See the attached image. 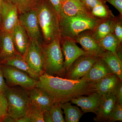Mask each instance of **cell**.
Returning a JSON list of instances; mask_svg holds the SVG:
<instances>
[{"label":"cell","instance_id":"cell-17","mask_svg":"<svg viewBox=\"0 0 122 122\" xmlns=\"http://www.w3.org/2000/svg\"><path fill=\"white\" fill-rule=\"evenodd\" d=\"M116 102L112 93L102 96L100 106L95 113L96 116L94 118V121L108 122L109 115Z\"/></svg>","mask_w":122,"mask_h":122},{"label":"cell","instance_id":"cell-5","mask_svg":"<svg viewBox=\"0 0 122 122\" xmlns=\"http://www.w3.org/2000/svg\"><path fill=\"white\" fill-rule=\"evenodd\" d=\"M100 20L85 16L61 15L59 21L61 36L74 39L83 31L93 30Z\"/></svg>","mask_w":122,"mask_h":122},{"label":"cell","instance_id":"cell-18","mask_svg":"<svg viewBox=\"0 0 122 122\" xmlns=\"http://www.w3.org/2000/svg\"><path fill=\"white\" fill-rule=\"evenodd\" d=\"M28 91L30 102L40 107L42 110L49 111L55 102L47 92L38 87H35Z\"/></svg>","mask_w":122,"mask_h":122},{"label":"cell","instance_id":"cell-23","mask_svg":"<svg viewBox=\"0 0 122 122\" xmlns=\"http://www.w3.org/2000/svg\"><path fill=\"white\" fill-rule=\"evenodd\" d=\"M109 68L122 80V61L111 52L106 51L101 57Z\"/></svg>","mask_w":122,"mask_h":122},{"label":"cell","instance_id":"cell-22","mask_svg":"<svg viewBox=\"0 0 122 122\" xmlns=\"http://www.w3.org/2000/svg\"><path fill=\"white\" fill-rule=\"evenodd\" d=\"M2 65L11 66L19 69L26 73L30 77L36 81H37L39 79V76L30 68L24 57L18 53L12 58L6 61Z\"/></svg>","mask_w":122,"mask_h":122},{"label":"cell","instance_id":"cell-3","mask_svg":"<svg viewBox=\"0 0 122 122\" xmlns=\"http://www.w3.org/2000/svg\"><path fill=\"white\" fill-rule=\"evenodd\" d=\"M58 36L49 44L42 45L45 73L54 76L65 78L64 58L62 51L60 39Z\"/></svg>","mask_w":122,"mask_h":122},{"label":"cell","instance_id":"cell-1","mask_svg":"<svg viewBox=\"0 0 122 122\" xmlns=\"http://www.w3.org/2000/svg\"><path fill=\"white\" fill-rule=\"evenodd\" d=\"M36 87L41 89L53 99L55 102H70L80 96L96 91L95 83L85 77L73 80L54 76L44 73L39 76Z\"/></svg>","mask_w":122,"mask_h":122},{"label":"cell","instance_id":"cell-19","mask_svg":"<svg viewBox=\"0 0 122 122\" xmlns=\"http://www.w3.org/2000/svg\"><path fill=\"white\" fill-rule=\"evenodd\" d=\"M114 73L103 59L100 57L95 62L85 76L89 81L96 83L105 76Z\"/></svg>","mask_w":122,"mask_h":122},{"label":"cell","instance_id":"cell-39","mask_svg":"<svg viewBox=\"0 0 122 122\" xmlns=\"http://www.w3.org/2000/svg\"><path fill=\"white\" fill-rule=\"evenodd\" d=\"M15 122H31V121L29 116H26L15 119Z\"/></svg>","mask_w":122,"mask_h":122},{"label":"cell","instance_id":"cell-34","mask_svg":"<svg viewBox=\"0 0 122 122\" xmlns=\"http://www.w3.org/2000/svg\"><path fill=\"white\" fill-rule=\"evenodd\" d=\"M116 102L122 106V82L120 81L112 92Z\"/></svg>","mask_w":122,"mask_h":122},{"label":"cell","instance_id":"cell-2","mask_svg":"<svg viewBox=\"0 0 122 122\" xmlns=\"http://www.w3.org/2000/svg\"><path fill=\"white\" fill-rule=\"evenodd\" d=\"M34 9L36 13L44 44H49L61 35L60 15L50 0H39Z\"/></svg>","mask_w":122,"mask_h":122},{"label":"cell","instance_id":"cell-25","mask_svg":"<svg viewBox=\"0 0 122 122\" xmlns=\"http://www.w3.org/2000/svg\"><path fill=\"white\" fill-rule=\"evenodd\" d=\"M102 48L105 51L111 52L116 56V50L122 45L114 33H110L99 41Z\"/></svg>","mask_w":122,"mask_h":122},{"label":"cell","instance_id":"cell-41","mask_svg":"<svg viewBox=\"0 0 122 122\" xmlns=\"http://www.w3.org/2000/svg\"><path fill=\"white\" fill-rule=\"evenodd\" d=\"M2 122H15V119L8 115L5 116Z\"/></svg>","mask_w":122,"mask_h":122},{"label":"cell","instance_id":"cell-29","mask_svg":"<svg viewBox=\"0 0 122 122\" xmlns=\"http://www.w3.org/2000/svg\"><path fill=\"white\" fill-rule=\"evenodd\" d=\"M60 103L55 102L51 107L49 112L53 122H65L63 116V112Z\"/></svg>","mask_w":122,"mask_h":122},{"label":"cell","instance_id":"cell-32","mask_svg":"<svg viewBox=\"0 0 122 122\" xmlns=\"http://www.w3.org/2000/svg\"><path fill=\"white\" fill-rule=\"evenodd\" d=\"M8 102L4 95L0 93V122H3L7 115Z\"/></svg>","mask_w":122,"mask_h":122},{"label":"cell","instance_id":"cell-42","mask_svg":"<svg viewBox=\"0 0 122 122\" xmlns=\"http://www.w3.org/2000/svg\"><path fill=\"white\" fill-rule=\"evenodd\" d=\"M1 17L0 13V33L1 32Z\"/></svg>","mask_w":122,"mask_h":122},{"label":"cell","instance_id":"cell-20","mask_svg":"<svg viewBox=\"0 0 122 122\" xmlns=\"http://www.w3.org/2000/svg\"><path fill=\"white\" fill-rule=\"evenodd\" d=\"M122 81L114 73L108 75L95 83V88L102 95L112 93L116 87Z\"/></svg>","mask_w":122,"mask_h":122},{"label":"cell","instance_id":"cell-24","mask_svg":"<svg viewBox=\"0 0 122 122\" xmlns=\"http://www.w3.org/2000/svg\"><path fill=\"white\" fill-rule=\"evenodd\" d=\"M65 114V120L66 122H78L83 113L77 107L73 106L69 102L60 103Z\"/></svg>","mask_w":122,"mask_h":122},{"label":"cell","instance_id":"cell-27","mask_svg":"<svg viewBox=\"0 0 122 122\" xmlns=\"http://www.w3.org/2000/svg\"><path fill=\"white\" fill-rule=\"evenodd\" d=\"M17 7L19 14L33 9L39 0H10Z\"/></svg>","mask_w":122,"mask_h":122},{"label":"cell","instance_id":"cell-4","mask_svg":"<svg viewBox=\"0 0 122 122\" xmlns=\"http://www.w3.org/2000/svg\"><path fill=\"white\" fill-rule=\"evenodd\" d=\"M4 95L8 102V115L15 120L28 116L30 100L28 90L18 86H8Z\"/></svg>","mask_w":122,"mask_h":122},{"label":"cell","instance_id":"cell-14","mask_svg":"<svg viewBox=\"0 0 122 122\" xmlns=\"http://www.w3.org/2000/svg\"><path fill=\"white\" fill-rule=\"evenodd\" d=\"M62 15L69 16H82L95 18L92 15L91 11L80 0H64L62 5L61 16Z\"/></svg>","mask_w":122,"mask_h":122},{"label":"cell","instance_id":"cell-35","mask_svg":"<svg viewBox=\"0 0 122 122\" xmlns=\"http://www.w3.org/2000/svg\"><path fill=\"white\" fill-rule=\"evenodd\" d=\"M113 5L122 16V0H104Z\"/></svg>","mask_w":122,"mask_h":122},{"label":"cell","instance_id":"cell-26","mask_svg":"<svg viewBox=\"0 0 122 122\" xmlns=\"http://www.w3.org/2000/svg\"><path fill=\"white\" fill-rule=\"evenodd\" d=\"M91 13L94 17L98 20H107L115 17L106 3L97 5L92 10Z\"/></svg>","mask_w":122,"mask_h":122},{"label":"cell","instance_id":"cell-33","mask_svg":"<svg viewBox=\"0 0 122 122\" xmlns=\"http://www.w3.org/2000/svg\"><path fill=\"white\" fill-rule=\"evenodd\" d=\"M90 11L98 5L106 3L104 0H80Z\"/></svg>","mask_w":122,"mask_h":122},{"label":"cell","instance_id":"cell-10","mask_svg":"<svg viewBox=\"0 0 122 122\" xmlns=\"http://www.w3.org/2000/svg\"><path fill=\"white\" fill-rule=\"evenodd\" d=\"M76 43L74 39L61 36L60 44L65 58L64 68L66 73L73 62L79 57L86 55H94L79 47Z\"/></svg>","mask_w":122,"mask_h":122},{"label":"cell","instance_id":"cell-37","mask_svg":"<svg viewBox=\"0 0 122 122\" xmlns=\"http://www.w3.org/2000/svg\"><path fill=\"white\" fill-rule=\"evenodd\" d=\"M53 6L61 16V12L62 5L64 0H50Z\"/></svg>","mask_w":122,"mask_h":122},{"label":"cell","instance_id":"cell-38","mask_svg":"<svg viewBox=\"0 0 122 122\" xmlns=\"http://www.w3.org/2000/svg\"><path fill=\"white\" fill-rule=\"evenodd\" d=\"M43 116L44 122H53L49 111L43 110Z\"/></svg>","mask_w":122,"mask_h":122},{"label":"cell","instance_id":"cell-21","mask_svg":"<svg viewBox=\"0 0 122 122\" xmlns=\"http://www.w3.org/2000/svg\"><path fill=\"white\" fill-rule=\"evenodd\" d=\"M116 16L107 20H100L95 28L92 30L97 41L101 39L110 33H113Z\"/></svg>","mask_w":122,"mask_h":122},{"label":"cell","instance_id":"cell-11","mask_svg":"<svg viewBox=\"0 0 122 122\" xmlns=\"http://www.w3.org/2000/svg\"><path fill=\"white\" fill-rule=\"evenodd\" d=\"M19 22L26 30L30 39L37 40L39 43L41 30L34 9L19 14Z\"/></svg>","mask_w":122,"mask_h":122},{"label":"cell","instance_id":"cell-8","mask_svg":"<svg viewBox=\"0 0 122 122\" xmlns=\"http://www.w3.org/2000/svg\"><path fill=\"white\" fill-rule=\"evenodd\" d=\"M100 57L92 55H86L79 57L66 72L65 78L75 80L85 77L94 63Z\"/></svg>","mask_w":122,"mask_h":122},{"label":"cell","instance_id":"cell-40","mask_svg":"<svg viewBox=\"0 0 122 122\" xmlns=\"http://www.w3.org/2000/svg\"><path fill=\"white\" fill-rule=\"evenodd\" d=\"M116 53L118 57L122 61V45L119 46L116 49Z\"/></svg>","mask_w":122,"mask_h":122},{"label":"cell","instance_id":"cell-9","mask_svg":"<svg viewBox=\"0 0 122 122\" xmlns=\"http://www.w3.org/2000/svg\"><path fill=\"white\" fill-rule=\"evenodd\" d=\"M0 13L1 17V31L11 33L20 23L17 7L10 0H1Z\"/></svg>","mask_w":122,"mask_h":122},{"label":"cell","instance_id":"cell-28","mask_svg":"<svg viewBox=\"0 0 122 122\" xmlns=\"http://www.w3.org/2000/svg\"><path fill=\"white\" fill-rule=\"evenodd\" d=\"M43 111L39 106L30 102V105L28 116L31 122H44Z\"/></svg>","mask_w":122,"mask_h":122},{"label":"cell","instance_id":"cell-13","mask_svg":"<svg viewBox=\"0 0 122 122\" xmlns=\"http://www.w3.org/2000/svg\"><path fill=\"white\" fill-rule=\"evenodd\" d=\"M87 96H80L70 101L80 107L83 113L91 112L95 114L102 102V95L96 91Z\"/></svg>","mask_w":122,"mask_h":122},{"label":"cell","instance_id":"cell-16","mask_svg":"<svg viewBox=\"0 0 122 122\" xmlns=\"http://www.w3.org/2000/svg\"><path fill=\"white\" fill-rule=\"evenodd\" d=\"M11 34L17 52L24 57L30 42V39L26 30L19 23L11 32Z\"/></svg>","mask_w":122,"mask_h":122},{"label":"cell","instance_id":"cell-6","mask_svg":"<svg viewBox=\"0 0 122 122\" xmlns=\"http://www.w3.org/2000/svg\"><path fill=\"white\" fill-rule=\"evenodd\" d=\"M0 65L8 86H18L28 90L36 87L37 81L30 77L25 72L13 66Z\"/></svg>","mask_w":122,"mask_h":122},{"label":"cell","instance_id":"cell-36","mask_svg":"<svg viewBox=\"0 0 122 122\" xmlns=\"http://www.w3.org/2000/svg\"><path fill=\"white\" fill-rule=\"evenodd\" d=\"M7 87L8 86L5 83L3 72L0 65V93L4 95Z\"/></svg>","mask_w":122,"mask_h":122},{"label":"cell","instance_id":"cell-15","mask_svg":"<svg viewBox=\"0 0 122 122\" xmlns=\"http://www.w3.org/2000/svg\"><path fill=\"white\" fill-rule=\"evenodd\" d=\"M11 33L1 31L0 33V64L13 57L17 53Z\"/></svg>","mask_w":122,"mask_h":122},{"label":"cell","instance_id":"cell-31","mask_svg":"<svg viewBox=\"0 0 122 122\" xmlns=\"http://www.w3.org/2000/svg\"><path fill=\"white\" fill-rule=\"evenodd\" d=\"M113 33L117 37L119 43L122 44V16L120 14L116 16Z\"/></svg>","mask_w":122,"mask_h":122},{"label":"cell","instance_id":"cell-12","mask_svg":"<svg viewBox=\"0 0 122 122\" xmlns=\"http://www.w3.org/2000/svg\"><path fill=\"white\" fill-rule=\"evenodd\" d=\"M74 39L76 43L81 45L83 50L97 56L101 57L106 52L95 37L92 30H87L83 31Z\"/></svg>","mask_w":122,"mask_h":122},{"label":"cell","instance_id":"cell-7","mask_svg":"<svg viewBox=\"0 0 122 122\" xmlns=\"http://www.w3.org/2000/svg\"><path fill=\"white\" fill-rule=\"evenodd\" d=\"M42 45L37 40L30 39L28 48L24 57L30 68L39 77L45 73Z\"/></svg>","mask_w":122,"mask_h":122},{"label":"cell","instance_id":"cell-30","mask_svg":"<svg viewBox=\"0 0 122 122\" xmlns=\"http://www.w3.org/2000/svg\"><path fill=\"white\" fill-rule=\"evenodd\" d=\"M122 121V106L116 102L109 116L108 122Z\"/></svg>","mask_w":122,"mask_h":122}]
</instances>
